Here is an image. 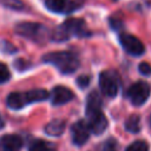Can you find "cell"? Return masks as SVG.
Returning <instances> with one entry per match:
<instances>
[{
	"instance_id": "obj_17",
	"label": "cell",
	"mask_w": 151,
	"mask_h": 151,
	"mask_svg": "<svg viewBox=\"0 0 151 151\" xmlns=\"http://www.w3.org/2000/svg\"><path fill=\"white\" fill-rule=\"evenodd\" d=\"M97 107H101V99L99 97V94L93 91L88 97H87V101H86V109H97Z\"/></svg>"
},
{
	"instance_id": "obj_4",
	"label": "cell",
	"mask_w": 151,
	"mask_h": 151,
	"mask_svg": "<svg viewBox=\"0 0 151 151\" xmlns=\"http://www.w3.org/2000/svg\"><path fill=\"white\" fill-rule=\"evenodd\" d=\"M150 93H151V86L147 83L140 80V81H137V83L132 84L129 87L126 94H127L129 100L133 105L140 106L147 100Z\"/></svg>"
},
{
	"instance_id": "obj_3",
	"label": "cell",
	"mask_w": 151,
	"mask_h": 151,
	"mask_svg": "<svg viewBox=\"0 0 151 151\" xmlns=\"http://www.w3.org/2000/svg\"><path fill=\"white\" fill-rule=\"evenodd\" d=\"M14 31L20 37L34 41H44L48 35L47 28L38 22H20L14 27Z\"/></svg>"
},
{
	"instance_id": "obj_14",
	"label": "cell",
	"mask_w": 151,
	"mask_h": 151,
	"mask_svg": "<svg viewBox=\"0 0 151 151\" xmlns=\"http://www.w3.org/2000/svg\"><path fill=\"white\" fill-rule=\"evenodd\" d=\"M25 94V99H26V103H35V101H41V100H45L47 97H48V93L46 90L44 88H34V90H31V91H27L24 93Z\"/></svg>"
},
{
	"instance_id": "obj_12",
	"label": "cell",
	"mask_w": 151,
	"mask_h": 151,
	"mask_svg": "<svg viewBox=\"0 0 151 151\" xmlns=\"http://www.w3.org/2000/svg\"><path fill=\"white\" fill-rule=\"evenodd\" d=\"M6 101H7L8 107H11L13 110H19V109L24 107L25 105H27L26 99H25V94L20 93V92H12V93H9Z\"/></svg>"
},
{
	"instance_id": "obj_2",
	"label": "cell",
	"mask_w": 151,
	"mask_h": 151,
	"mask_svg": "<svg viewBox=\"0 0 151 151\" xmlns=\"http://www.w3.org/2000/svg\"><path fill=\"white\" fill-rule=\"evenodd\" d=\"M70 35H77V37L88 35V32L86 31L84 20L78 19V18L67 19L57 29V32H54V39H57V40H65Z\"/></svg>"
},
{
	"instance_id": "obj_7",
	"label": "cell",
	"mask_w": 151,
	"mask_h": 151,
	"mask_svg": "<svg viewBox=\"0 0 151 151\" xmlns=\"http://www.w3.org/2000/svg\"><path fill=\"white\" fill-rule=\"evenodd\" d=\"M100 91L107 97H114L118 92V79L111 71H104L99 76Z\"/></svg>"
},
{
	"instance_id": "obj_5",
	"label": "cell",
	"mask_w": 151,
	"mask_h": 151,
	"mask_svg": "<svg viewBox=\"0 0 151 151\" xmlns=\"http://www.w3.org/2000/svg\"><path fill=\"white\" fill-rule=\"evenodd\" d=\"M86 117H87V125L91 132L96 134L103 133L107 127V119L105 114L101 112L100 107L97 109H86Z\"/></svg>"
},
{
	"instance_id": "obj_21",
	"label": "cell",
	"mask_w": 151,
	"mask_h": 151,
	"mask_svg": "<svg viewBox=\"0 0 151 151\" xmlns=\"http://www.w3.org/2000/svg\"><path fill=\"white\" fill-rule=\"evenodd\" d=\"M118 147H117V142L113 139V138H110L105 142L104 146H103V151H117Z\"/></svg>"
},
{
	"instance_id": "obj_20",
	"label": "cell",
	"mask_w": 151,
	"mask_h": 151,
	"mask_svg": "<svg viewBox=\"0 0 151 151\" xmlns=\"http://www.w3.org/2000/svg\"><path fill=\"white\" fill-rule=\"evenodd\" d=\"M4 6H7L12 9H22L24 8V4L20 0H0Z\"/></svg>"
},
{
	"instance_id": "obj_15",
	"label": "cell",
	"mask_w": 151,
	"mask_h": 151,
	"mask_svg": "<svg viewBox=\"0 0 151 151\" xmlns=\"http://www.w3.org/2000/svg\"><path fill=\"white\" fill-rule=\"evenodd\" d=\"M125 129L131 133H138L140 131V118L137 114H131L125 122Z\"/></svg>"
},
{
	"instance_id": "obj_26",
	"label": "cell",
	"mask_w": 151,
	"mask_h": 151,
	"mask_svg": "<svg viewBox=\"0 0 151 151\" xmlns=\"http://www.w3.org/2000/svg\"><path fill=\"white\" fill-rule=\"evenodd\" d=\"M150 126H151V117H150Z\"/></svg>"
},
{
	"instance_id": "obj_23",
	"label": "cell",
	"mask_w": 151,
	"mask_h": 151,
	"mask_svg": "<svg viewBox=\"0 0 151 151\" xmlns=\"http://www.w3.org/2000/svg\"><path fill=\"white\" fill-rule=\"evenodd\" d=\"M90 80H91V78L88 77V76H80L78 79H77V83H78V85H79V87H86L87 85H88V83H90Z\"/></svg>"
},
{
	"instance_id": "obj_18",
	"label": "cell",
	"mask_w": 151,
	"mask_h": 151,
	"mask_svg": "<svg viewBox=\"0 0 151 151\" xmlns=\"http://www.w3.org/2000/svg\"><path fill=\"white\" fill-rule=\"evenodd\" d=\"M125 151H149V145L144 140H136L131 143Z\"/></svg>"
},
{
	"instance_id": "obj_10",
	"label": "cell",
	"mask_w": 151,
	"mask_h": 151,
	"mask_svg": "<svg viewBox=\"0 0 151 151\" xmlns=\"http://www.w3.org/2000/svg\"><path fill=\"white\" fill-rule=\"evenodd\" d=\"M22 146V139L17 134H5L0 138L1 151H20Z\"/></svg>"
},
{
	"instance_id": "obj_25",
	"label": "cell",
	"mask_w": 151,
	"mask_h": 151,
	"mask_svg": "<svg viewBox=\"0 0 151 151\" xmlns=\"http://www.w3.org/2000/svg\"><path fill=\"white\" fill-rule=\"evenodd\" d=\"M4 125H5V123H4V120H2V118H1V116H0V129L4 127Z\"/></svg>"
},
{
	"instance_id": "obj_24",
	"label": "cell",
	"mask_w": 151,
	"mask_h": 151,
	"mask_svg": "<svg viewBox=\"0 0 151 151\" xmlns=\"http://www.w3.org/2000/svg\"><path fill=\"white\" fill-rule=\"evenodd\" d=\"M110 25L112 26L113 29H119V28L122 27V21L118 20V19H113V18H111V19H110Z\"/></svg>"
},
{
	"instance_id": "obj_9",
	"label": "cell",
	"mask_w": 151,
	"mask_h": 151,
	"mask_svg": "<svg viewBox=\"0 0 151 151\" xmlns=\"http://www.w3.org/2000/svg\"><path fill=\"white\" fill-rule=\"evenodd\" d=\"M71 99H73V92L70 88L59 85L52 90L51 100H52L53 105H63V104L70 101Z\"/></svg>"
},
{
	"instance_id": "obj_22",
	"label": "cell",
	"mask_w": 151,
	"mask_h": 151,
	"mask_svg": "<svg viewBox=\"0 0 151 151\" xmlns=\"http://www.w3.org/2000/svg\"><path fill=\"white\" fill-rule=\"evenodd\" d=\"M138 70L144 76H150L151 74V66L147 63H140L139 66H138Z\"/></svg>"
},
{
	"instance_id": "obj_8",
	"label": "cell",
	"mask_w": 151,
	"mask_h": 151,
	"mask_svg": "<svg viewBox=\"0 0 151 151\" xmlns=\"http://www.w3.org/2000/svg\"><path fill=\"white\" fill-rule=\"evenodd\" d=\"M90 132H91V130H90L87 123H85V122H83V120L76 122V123L72 125V127H71L72 142H73L76 145H78V146L84 145V144L87 142L88 137H90Z\"/></svg>"
},
{
	"instance_id": "obj_16",
	"label": "cell",
	"mask_w": 151,
	"mask_h": 151,
	"mask_svg": "<svg viewBox=\"0 0 151 151\" xmlns=\"http://www.w3.org/2000/svg\"><path fill=\"white\" fill-rule=\"evenodd\" d=\"M28 151H55V149L46 140H35Z\"/></svg>"
},
{
	"instance_id": "obj_13",
	"label": "cell",
	"mask_w": 151,
	"mask_h": 151,
	"mask_svg": "<svg viewBox=\"0 0 151 151\" xmlns=\"http://www.w3.org/2000/svg\"><path fill=\"white\" fill-rule=\"evenodd\" d=\"M45 6L54 13H65L71 11L67 0H45Z\"/></svg>"
},
{
	"instance_id": "obj_11",
	"label": "cell",
	"mask_w": 151,
	"mask_h": 151,
	"mask_svg": "<svg viewBox=\"0 0 151 151\" xmlns=\"http://www.w3.org/2000/svg\"><path fill=\"white\" fill-rule=\"evenodd\" d=\"M64 130H65V122L61 119H53L50 123H47L45 126V132L53 137L61 136Z\"/></svg>"
},
{
	"instance_id": "obj_6",
	"label": "cell",
	"mask_w": 151,
	"mask_h": 151,
	"mask_svg": "<svg viewBox=\"0 0 151 151\" xmlns=\"http://www.w3.org/2000/svg\"><path fill=\"white\" fill-rule=\"evenodd\" d=\"M119 41L122 47L131 55H142L145 52V47L143 42L134 35L129 33H122L119 35Z\"/></svg>"
},
{
	"instance_id": "obj_19",
	"label": "cell",
	"mask_w": 151,
	"mask_h": 151,
	"mask_svg": "<svg viewBox=\"0 0 151 151\" xmlns=\"http://www.w3.org/2000/svg\"><path fill=\"white\" fill-rule=\"evenodd\" d=\"M9 78H11V72L8 67L6 66V64L0 63V84L6 83Z\"/></svg>"
},
{
	"instance_id": "obj_1",
	"label": "cell",
	"mask_w": 151,
	"mask_h": 151,
	"mask_svg": "<svg viewBox=\"0 0 151 151\" xmlns=\"http://www.w3.org/2000/svg\"><path fill=\"white\" fill-rule=\"evenodd\" d=\"M42 60L45 63L52 64L63 73H72L79 66L78 58L73 53L67 51L50 52L42 57Z\"/></svg>"
}]
</instances>
